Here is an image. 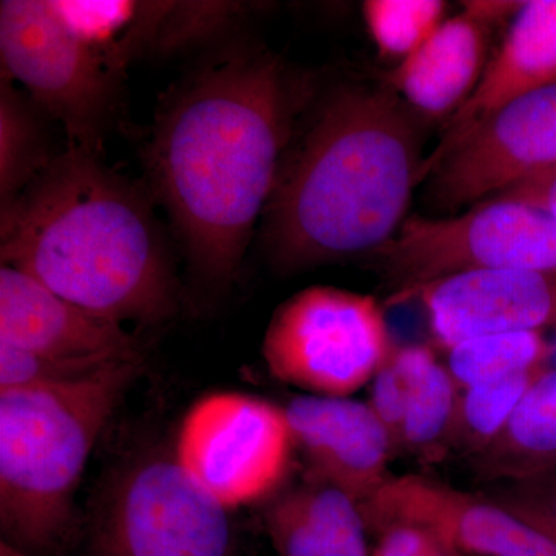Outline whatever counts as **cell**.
<instances>
[{"instance_id": "cell-10", "label": "cell", "mask_w": 556, "mask_h": 556, "mask_svg": "<svg viewBox=\"0 0 556 556\" xmlns=\"http://www.w3.org/2000/svg\"><path fill=\"white\" fill-rule=\"evenodd\" d=\"M556 169V84L490 113L455 144L424 163L430 195L442 208L497 195Z\"/></svg>"}, {"instance_id": "cell-12", "label": "cell", "mask_w": 556, "mask_h": 556, "mask_svg": "<svg viewBox=\"0 0 556 556\" xmlns=\"http://www.w3.org/2000/svg\"><path fill=\"white\" fill-rule=\"evenodd\" d=\"M413 298L426 306L447 351L484 336L556 328V270H466L431 281Z\"/></svg>"}, {"instance_id": "cell-25", "label": "cell", "mask_w": 556, "mask_h": 556, "mask_svg": "<svg viewBox=\"0 0 556 556\" xmlns=\"http://www.w3.org/2000/svg\"><path fill=\"white\" fill-rule=\"evenodd\" d=\"M241 11L240 3L164 2L153 49L169 53L222 30Z\"/></svg>"}, {"instance_id": "cell-8", "label": "cell", "mask_w": 556, "mask_h": 556, "mask_svg": "<svg viewBox=\"0 0 556 556\" xmlns=\"http://www.w3.org/2000/svg\"><path fill=\"white\" fill-rule=\"evenodd\" d=\"M0 56L2 78L21 83L70 144L100 155L123 72L70 28L54 2L3 0Z\"/></svg>"}, {"instance_id": "cell-24", "label": "cell", "mask_w": 556, "mask_h": 556, "mask_svg": "<svg viewBox=\"0 0 556 556\" xmlns=\"http://www.w3.org/2000/svg\"><path fill=\"white\" fill-rule=\"evenodd\" d=\"M124 358L135 357H47L0 342V391L79 382Z\"/></svg>"}, {"instance_id": "cell-4", "label": "cell", "mask_w": 556, "mask_h": 556, "mask_svg": "<svg viewBox=\"0 0 556 556\" xmlns=\"http://www.w3.org/2000/svg\"><path fill=\"white\" fill-rule=\"evenodd\" d=\"M141 369L124 358L79 382L0 391L2 541L35 556L67 546L91 450Z\"/></svg>"}, {"instance_id": "cell-15", "label": "cell", "mask_w": 556, "mask_h": 556, "mask_svg": "<svg viewBox=\"0 0 556 556\" xmlns=\"http://www.w3.org/2000/svg\"><path fill=\"white\" fill-rule=\"evenodd\" d=\"M556 84V0L522 2L506 39L486 64L473 94L447 121L431 155L444 152L490 113L522 94Z\"/></svg>"}, {"instance_id": "cell-6", "label": "cell", "mask_w": 556, "mask_h": 556, "mask_svg": "<svg viewBox=\"0 0 556 556\" xmlns=\"http://www.w3.org/2000/svg\"><path fill=\"white\" fill-rule=\"evenodd\" d=\"M378 299L316 285L277 306L262 354L274 379L311 396L351 397L394 351Z\"/></svg>"}, {"instance_id": "cell-2", "label": "cell", "mask_w": 556, "mask_h": 556, "mask_svg": "<svg viewBox=\"0 0 556 556\" xmlns=\"http://www.w3.org/2000/svg\"><path fill=\"white\" fill-rule=\"evenodd\" d=\"M419 119L391 89L342 86L288 149L265 211L280 269L372 257L407 219L422 181Z\"/></svg>"}, {"instance_id": "cell-17", "label": "cell", "mask_w": 556, "mask_h": 556, "mask_svg": "<svg viewBox=\"0 0 556 556\" xmlns=\"http://www.w3.org/2000/svg\"><path fill=\"white\" fill-rule=\"evenodd\" d=\"M265 529L278 556H372L361 506L308 475L268 501Z\"/></svg>"}, {"instance_id": "cell-29", "label": "cell", "mask_w": 556, "mask_h": 556, "mask_svg": "<svg viewBox=\"0 0 556 556\" xmlns=\"http://www.w3.org/2000/svg\"><path fill=\"white\" fill-rule=\"evenodd\" d=\"M493 199L519 201L548 212L556 217V169L511 186Z\"/></svg>"}, {"instance_id": "cell-14", "label": "cell", "mask_w": 556, "mask_h": 556, "mask_svg": "<svg viewBox=\"0 0 556 556\" xmlns=\"http://www.w3.org/2000/svg\"><path fill=\"white\" fill-rule=\"evenodd\" d=\"M0 342L47 357L141 356L124 325L80 308L7 265L0 268Z\"/></svg>"}, {"instance_id": "cell-21", "label": "cell", "mask_w": 556, "mask_h": 556, "mask_svg": "<svg viewBox=\"0 0 556 556\" xmlns=\"http://www.w3.org/2000/svg\"><path fill=\"white\" fill-rule=\"evenodd\" d=\"M447 368L460 391L548 367L554 346L543 332H506L466 340L447 351Z\"/></svg>"}, {"instance_id": "cell-1", "label": "cell", "mask_w": 556, "mask_h": 556, "mask_svg": "<svg viewBox=\"0 0 556 556\" xmlns=\"http://www.w3.org/2000/svg\"><path fill=\"white\" fill-rule=\"evenodd\" d=\"M306 93L277 56L237 47L161 108L146 150L150 182L207 283H226L239 269Z\"/></svg>"}, {"instance_id": "cell-20", "label": "cell", "mask_w": 556, "mask_h": 556, "mask_svg": "<svg viewBox=\"0 0 556 556\" xmlns=\"http://www.w3.org/2000/svg\"><path fill=\"white\" fill-rule=\"evenodd\" d=\"M49 119L13 80H0V211L20 199L60 155L53 150Z\"/></svg>"}, {"instance_id": "cell-11", "label": "cell", "mask_w": 556, "mask_h": 556, "mask_svg": "<svg viewBox=\"0 0 556 556\" xmlns=\"http://www.w3.org/2000/svg\"><path fill=\"white\" fill-rule=\"evenodd\" d=\"M361 508L369 532L422 527L453 556H556L555 538L510 508L419 475L391 477Z\"/></svg>"}, {"instance_id": "cell-28", "label": "cell", "mask_w": 556, "mask_h": 556, "mask_svg": "<svg viewBox=\"0 0 556 556\" xmlns=\"http://www.w3.org/2000/svg\"><path fill=\"white\" fill-rule=\"evenodd\" d=\"M375 533L379 541L372 556H453L433 533L422 527L391 522Z\"/></svg>"}, {"instance_id": "cell-30", "label": "cell", "mask_w": 556, "mask_h": 556, "mask_svg": "<svg viewBox=\"0 0 556 556\" xmlns=\"http://www.w3.org/2000/svg\"><path fill=\"white\" fill-rule=\"evenodd\" d=\"M522 2H489V0H473L464 3V11L481 21L482 24L492 27L493 24L503 20H514L517 16Z\"/></svg>"}, {"instance_id": "cell-23", "label": "cell", "mask_w": 556, "mask_h": 556, "mask_svg": "<svg viewBox=\"0 0 556 556\" xmlns=\"http://www.w3.org/2000/svg\"><path fill=\"white\" fill-rule=\"evenodd\" d=\"M364 21L380 56L402 62L447 20L441 0H368Z\"/></svg>"}, {"instance_id": "cell-22", "label": "cell", "mask_w": 556, "mask_h": 556, "mask_svg": "<svg viewBox=\"0 0 556 556\" xmlns=\"http://www.w3.org/2000/svg\"><path fill=\"white\" fill-rule=\"evenodd\" d=\"M548 367L460 391L452 447L481 456L506 431L530 388Z\"/></svg>"}, {"instance_id": "cell-3", "label": "cell", "mask_w": 556, "mask_h": 556, "mask_svg": "<svg viewBox=\"0 0 556 556\" xmlns=\"http://www.w3.org/2000/svg\"><path fill=\"white\" fill-rule=\"evenodd\" d=\"M2 265L119 325H159L178 309L166 239L148 195L68 144L0 211Z\"/></svg>"}, {"instance_id": "cell-27", "label": "cell", "mask_w": 556, "mask_h": 556, "mask_svg": "<svg viewBox=\"0 0 556 556\" xmlns=\"http://www.w3.org/2000/svg\"><path fill=\"white\" fill-rule=\"evenodd\" d=\"M368 405L387 428L397 453L401 450V433L405 416V380L399 371L393 354L388 357L383 367L369 383Z\"/></svg>"}, {"instance_id": "cell-19", "label": "cell", "mask_w": 556, "mask_h": 556, "mask_svg": "<svg viewBox=\"0 0 556 556\" xmlns=\"http://www.w3.org/2000/svg\"><path fill=\"white\" fill-rule=\"evenodd\" d=\"M478 459L489 477L515 482L555 470L556 368L538 378L506 431Z\"/></svg>"}, {"instance_id": "cell-26", "label": "cell", "mask_w": 556, "mask_h": 556, "mask_svg": "<svg viewBox=\"0 0 556 556\" xmlns=\"http://www.w3.org/2000/svg\"><path fill=\"white\" fill-rule=\"evenodd\" d=\"M497 503L510 508L556 540V468L547 473L515 482L514 490L500 497Z\"/></svg>"}, {"instance_id": "cell-7", "label": "cell", "mask_w": 556, "mask_h": 556, "mask_svg": "<svg viewBox=\"0 0 556 556\" xmlns=\"http://www.w3.org/2000/svg\"><path fill=\"white\" fill-rule=\"evenodd\" d=\"M369 260L393 288L394 302L466 270H556V217L492 197L455 217H408Z\"/></svg>"}, {"instance_id": "cell-13", "label": "cell", "mask_w": 556, "mask_h": 556, "mask_svg": "<svg viewBox=\"0 0 556 556\" xmlns=\"http://www.w3.org/2000/svg\"><path fill=\"white\" fill-rule=\"evenodd\" d=\"M295 450L308 477L342 490L365 506L393 477V441L368 402L302 394L285 405Z\"/></svg>"}, {"instance_id": "cell-5", "label": "cell", "mask_w": 556, "mask_h": 556, "mask_svg": "<svg viewBox=\"0 0 556 556\" xmlns=\"http://www.w3.org/2000/svg\"><path fill=\"white\" fill-rule=\"evenodd\" d=\"M232 511L174 453H142L110 477L87 556H240Z\"/></svg>"}, {"instance_id": "cell-18", "label": "cell", "mask_w": 556, "mask_h": 556, "mask_svg": "<svg viewBox=\"0 0 556 556\" xmlns=\"http://www.w3.org/2000/svg\"><path fill=\"white\" fill-rule=\"evenodd\" d=\"M393 357L405 380L401 450L439 459L452 447L460 390L447 365L428 346L396 348Z\"/></svg>"}, {"instance_id": "cell-16", "label": "cell", "mask_w": 556, "mask_h": 556, "mask_svg": "<svg viewBox=\"0 0 556 556\" xmlns=\"http://www.w3.org/2000/svg\"><path fill=\"white\" fill-rule=\"evenodd\" d=\"M489 25L463 11L399 62L388 83L417 116L452 118L473 94L486 67Z\"/></svg>"}, {"instance_id": "cell-9", "label": "cell", "mask_w": 556, "mask_h": 556, "mask_svg": "<svg viewBox=\"0 0 556 556\" xmlns=\"http://www.w3.org/2000/svg\"><path fill=\"white\" fill-rule=\"evenodd\" d=\"M294 437L285 407L217 391L193 402L179 424V466L230 511L268 503L283 490Z\"/></svg>"}, {"instance_id": "cell-31", "label": "cell", "mask_w": 556, "mask_h": 556, "mask_svg": "<svg viewBox=\"0 0 556 556\" xmlns=\"http://www.w3.org/2000/svg\"><path fill=\"white\" fill-rule=\"evenodd\" d=\"M0 556H35L27 554V552L20 551V548L11 546V544L5 543V541H2V544H0Z\"/></svg>"}]
</instances>
